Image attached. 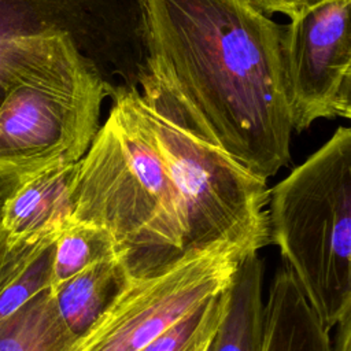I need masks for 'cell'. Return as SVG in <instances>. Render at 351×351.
<instances>
[{"label":"cell","mask_w":351,"mask_h":351,"mask_svg":"<svg viewBox=\"0 0 351 351\" xmlns=\"http://www.w3.org/2000/svg\"><path fill=\"white\" fill-rule=\"evenodd\" d=\"M145 67L215 143L267 180L291 159L281 26L251 0H140Z\"/></svg>","instance_id":"1"},{"label":"cell","mask_w":351,"mask_h":351,"mask_svg":"<svg viewBox=\"0 0 351 351\" xmlns=\"http://www.w3.org/2000/svg\"><path fill=\"white\" fill-rule=\"evenodd\" d=\"M112 106L71 188V221L103 228L128 278L162 273L184 255L178 192L138 100V88L111 95Z\"/></svg>","instance_id":"2"},{"label":"cell","mask_w":351,"mask_h":351,"mask_svg":"<svg viewBox=\"0 0 351 351\" xmlns=\"http://www.w3.org/2000/svg\"><path fill=\"white\" fill-rule=\"evenodd\" d=\"M145 63L140 0H0V106L90 70L111 90L137 88Z\"/></svg>","instance_id":"3"},{"label":"cell","mask_w":351,"mask_h":351,"mask_svg":"<svg viewBox=\"0 0 351 351\" xmlns=\"http://www.w3.org/2000/svg\"><path fill=\"white\" fill-rule=\"evenodd\" d=\"M138 100L178 192L185 254L232 247L245 255L265 247L266 180L222 149L177 90L147 67Z\"/></svg>","instance_id":"4"},{"label":"cell","mask_w":351,"mask_h":351,"mask_svg":"<svg viewBox=\"0 0 351 351\" xmlns=\"http://www.w3.org/2000/svg\"><path fill=\"white\" fill-rule=\"evenodd\" d=\"M269 241L329 332L351 311V129L269 189Z\"/></svg>","instance_id":"5"},{"label":"cell","mask_w":351,"mask_h":351,"mask_svg":"<svg viewBox=\"0 0 351 351\" xmlns=\"http://www.w3.org/2000/svg\"><path fill=\"white\" fill-rule=\"evenodd\" d=\"M110 96L95 70L14 89L0 106V202L32 176L78 162L100 129Z\"/></svg>","instance_id":"6"},{"label":"cell","mask_w":351,"mask_h":351,"mask_svg":"<svg viewBox=\"0 0 351 351\" xmlns=\"http://www.w3.org/2000/svg\"><path fill=\"white\" fill-rule=\"evenodd\" d=\"M236 248L188 252L167 270L128 278L71 351H141L178 319L226 289L243 258Z\"/></svg>","instance_id":"7"},{"label":"cell","mask_w":351,"mask_h":351,"mask_svg":"<svg viewBox=\"0 0 351 351\" xmlns=\"http://www.w3.org/2000/svg\"><path fill=\"white\" fill-rule=\"evenodd\" d=\"M351 0H324L281 27L282 73L292 129L351 118Z\"/></svg>","instance_id":"8"},{"label":"cell","mask_w":351,"mask_h":351,"mask_svg":"<svg viewBox=\"0 0 351 351\" xmlns=\"http://www.w3.org/2000/svg\"><path fill=\"white\" fill-rule=\"evenodd\" d=\"M78 162L32 176L1 202L0 226L10 239L33 240L62 232L71 221V188Z\"/></svg>","instance_id":"9"},{"label":"cell","mask_w":351,"mask_h":351,"mask_svg":"<svg viewBox=\"0 0 351 351\" xmlns=\"http://www.w3.org/2000/svg\"><path fill=\"white\" fill-rule=\"evenodd\" d=\"M262 351H332L330 332L307 303L288 267L277 271L269 288Z\"/></svg>","instance_id":"10"},{"label":"cell","mask_w":351,"mask_h":351,"mask_svg":"<svg viewBox=\"0 0 351 351\" xmlns=\"http://www.w3.org/2000/svg\"><path fill=\"white\" fill-rule=\"evenodd\" d=\"M263 263L258 252L245 254L228 287V307L210 351H262L265 304Z\"/></svg>","instance_id":"11"},{"label":"cell","mask_w":351,"mask_h":351,"mask_svg":"<svg viewBox=\"0 0 351 351\" xmlns=\"http://www.w3.org/2000/svg\"><path fill=\"white\" fill-rule=\"evenodd\" d=\"M58 236L14 240L0 226V324L36 295L49 289Z\"/></svg>","instance_id":"12"},{"label":"cell","mask_w":351,"mask_h":351,"mask_svg":"<svg viewBox=\"0 0 351 351\" xmlns=\"http://www.w3.org/2000/svg\"><path fill=\"white\" fill-rule=\"evenodd\" d=\"M128 280L117 256L96 262L51 291L59 315L78 339L104 313Z\"/></svg>","instance_id":"13"},{"label":"cell","mask_w":351,"mask_h":351,"mask_svg":"<svg viewBox=\"0 0 351 351\" xmlns=\"http://www.w3.org/2000/svg\"><path fill=\"white\" fill-rule=\"evenodd\" d=\"M75 341L51 289L36 295L0 324V351H71Z\"/></svg>","instance_id":"14"},{"label":"cell","mask_w":351,"mask_h":351,"mask_svg":"<svg viewBox=\"0 0 351 351\" xmlns=\"http://www.w3.org/2000/svg\"><path fill=\"white\" fill-rule=\"evenodd\" d=\"M110 256H117L115 245L103 228L70 221L53 244L49 289H56L85 267Z\"/></svg>","instance_id":"15"},{"label":"cell","mask_w":351,"mask_h":351,"mask_svg":"<svg viewBox=\"0 0 351 351\" xmlns=\"http://www.w3.org/2000/svg\"><path fill=\"white\" fill-rule=\"evenodd\" d=\"M228 299V288L215 293L141 351H210Z\"/></svg>","instance_id":"16"},{"label":"cell","mask_w":351,"mask_h":351,"mask_svg":"<svg viewBox=\"0 0 351 351\" xmlns=\"http://www.w3.org/2000/svg\"><path fill=\"white\" fill-rule=\"evenodd\" d=\"M265 14H282L289 19L324 0H251Z\"/></svg>","instance_id":"17"},{"label":"cell","mask_w":351,"mask_h":351,"mask_svg":"<svg viewBox=\"0 0 351 351\" xmlns=\"http://www.w3.org/2000/svg\"><path fill=\"white\" fill-rule=\"evenodd\" d=\"M332 351H351V311H347L336 324Z\"/></svg>","instance_id":"18"},{"label":"cell","mask_w":351,"mask_h":351,"mask_svg":"<svg viewBox=\"0 0 351 351\" xmlns=\"http://www.w3.org/2000/svg\"><path fill=\"white\" fill-rule=\"evenodd\" d=\"M0 208H1V202H0Z\"/></svg>","instance_id":"19"}]
</instances>
